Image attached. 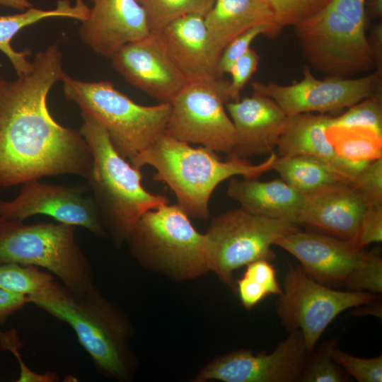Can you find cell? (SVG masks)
Wrapping results in <instances>:
<instances>
[{
	"mask_svg": "<svg viewBox=\"0 0 382 382\" xmlns=\"http://www.w3.org/2000/svg\"><path fill=\"white\" fill-rule=\"evenodd\" d=\"M62 57L53 44L35 55L27 74L0 83V187L45 176L86 178L91 170L83 137L57 123L47 108L50 90L66 74Z\"/></svg>",
	"mask_w": 382,
	"mask_h": 382,
	"instance_id": "cell-1",
	"label": "cell"
},
{
	"mask_svg": "<svg viewBox=\"0 0 382 382\" xmlns=\"http://www.w3.org/2000/svg\"><path fill=\"white\" fill-rule=\"evenodd\" d=\"M29 303L68 324L100 374L120 381L131 379L135 365L129 344L131 324L95 285L74 291L54 280L29 297Z\"/></svg>",
	"mask_w": 382,
	"mask_h": 382,
	"instance_id": "cell-2",
	"label": "cell"
},
{
	"mask_svg": "<svg viewBox=\"0 0 382 382\" xmlns=\"http://www.w3.org/2000/svg\"><path fill=\"white\" fill-rule=\"evenodd\" d=\"M277 156L273 152L258 164L231 155L222 161L214 151L204 146L194 148L163 133L130 162L137 169L145 166L154 168V180L170 187L185 214L206 220L209 216L210 197L221 183L236 175L257 178L272 170Z\"/></svg>",
	"mask_w": 382,
	"mask_h": 382,
	"instance_id": "cell-3",
	"label": "cell"
},
{
	"mask_svg": "<svg viewBox=\"0 0 382 382\" xmlns=\"http://www.w3.org/2000/svg\"><path fill=\"white\" fill-rule=\"evenodd\" d=\"M79 129L93 158L86 179L91 189L101 222L114 245L126 242L132 229L146 212L168 203L161 195L146 191L142 175L128 163L112 146L103 126L94 117L81 112Z\"/></svg>",
	"mask_w": 382,
	"mask_h": 382,
	"instance_id": "cell-4",
	"label": "cell"
},
{
	"mask_svg": "<svg viewBox=\"0 0 382 382\" xmlns=\"http://www.w3.org/2000/svg\"><path fill=\"white\" fill-rule=\"evenodd\" d=\"M365 0H332L294 25L300 50L314 69L340 79L375 70L366 40Z\"/></svg>",
	"mask_w": 382,
	"mask_h": 382,
	"instance_id": "cell-5",
	"label": "cell"
},
{
	"mask_svg": "<svg viewBox=\"0 0 382 382\" xmlns=\"http://www.w3.org/2000/svg\"><path fill=\"white\" fill-rule=\"evenodd\" d=\"M62 81L64 97L103 126L124 158L132 159L164 133L170 103L139 105L108 81H84L65 74Z\"/></svg>",
	"mask_w": 382,
	"mask_h": 382,
	"instance_id": "cell-6",
	"label": "cell"
},
{
	"mask_svg": "<svg viewBox=\"0 0 382 382\" xmlns=\"http://www.w3.org/2000/svg\"><path fill=\"white\" fill-rule=\"evenodd\" d=\"M76 226L0 219V265L45 269L74 291L95 285L92 266L75 238Z\"/></svg>",
	"mask_w": 382,
	"mask_h": 382,
	"instance_id": "cell-7",
	"label": "cell"
},
{
	"mask_svg": "<svg viewBox=\"0 0 382 382\" xmlns=\"http://www.w3.org/2000/svg\"><path fill=\"white\" fill-rule=\"evenodd\" d=\"M126 242L140 263L175 277H197L209 270L204 234L194 228L177 204L166 203L145 212Z\"/></svg>",
	"mask_w": 382,
	"mask_h": 382,
	"instance_id": "cell-8",
	"label": "cell"
},
{
	"mask_svg": "<svg viewBox=\"0 0 382 382\" xmlns=\"http://www.w3.org/2000/svg\"><path fill=\"white\" fill-rule=\"evenodd\" d=\"M298 229L293 222L255 216L241 207L229 210L214 217L204 233L208 269L235 289L236 270L257 260L272 261L277 241Z\"/></svg>",
	"mask_w": 382,
	"mask_h": 382,
	"instance_id": "cell-9",
	"label": "cell"
},
{
	"mask_svg": "<svg viewBox=\"0 0 382 382\" xmlns=\"http://www.w3.org/2000/svg\"><path fill=\"white\" fill-rule=\"evenodd\" d=\"M374 299L370 292L341 291L322 284L309 277L301 265L289 263L276 311L289 332H301L309 354L340 313Z\"/></svg>",
	"mask_w": 382,
	"mask_h": 382,
	"instance_id": "cell-10",
	"label": "cell"
},
{
	"mask_svg": "<svg viewBox=\"0 0 382 382\" xmlns=\"http://www.w3.org/2000/svg\"><path fill=\"white\" fill-rule=\"evenodd\" d=\"M229 81H188L170 103L164 133L214 152H232L236 144L233 124L225 110L230 102Z\"/></svg>",
	"mask_w": 382,
	"mask_h": 382,
	"instance_id": "cell-11",
	"label": "cell"
},
{
	"mask_svg": "<svg viewBox=\"0 0 382 382\" xmlns=\"http://www.w3.org/2000/svg\"><path fill=\"white\" fill-rule=\"evenodd\" d=\"M303 79L291 85L275 82L251 83L254 93L273 99L287 116L304 112L325 114L348 108L363 99L382 94V73L358 78L316 79L311 67L303 68Z\"/></svg>",
	"mask_w": 382,
	"mask_h": 382,
	"instance_id": "cell-12",
	"label": "cell"
},
{
	"mask_svg": "<svg viewBox=\"0 0 382 382\" xmlns=\"http://www.w3.org/2000/svg\"><path fill=\"white\" fill-rule=\"evenodd\" d=\"M308 356L303 335L296 330L271 353L254 354L250 350L239 349L215 359L202 369L196 381H299Z\"/></svg>",
	"mask_w": 382,
	"mask_h": 382,
	"instance_id": "cell-13",
	"label": "cell"
},
{
	"mask_svg": "<svg viewBox=\"0 0 382 382\" xmlns=\"http://www.w3.org/2000/svg\"><path fill=\"white\" fill-rule=\"evenodd\" d=\"M22 185L14 199H0V219L24 221L34 215H47L59 223L83 227L98 236H105L93 198L84 196L86 187L52 185L38 180Z\"/></svg>",
	"mask_w": 382,
	"mask_h": 382,
	"instance_id": "cell-14",
	"label": "cell"
},
{
	"mask_svg": "<svg viewBox=\"0 0 382 382\" xmlns=\"http://www.w3.org/2000/svg\"><path fill=\"white\" fill-rule=\"evenodd\" d=\"M109 58L114 69L129 83L159 103H170L188 82L157 33L123 45Z\"/></svg>",
	"mask_w": 382,
	"mask_h": 382,
	"instance_id": "cell-15",
	"label": "cell"
},
{
	"mask_svg": "<svg viewBox=\"0 0 382 382\" xmlns=\"http://www.w3.org/2000/svg\"><path fill=\"white\" fill-rule=\"evenodd\" d=\"M274 245L295 257L309 277L332 288L345 286L366 253L350 240L299 229L281 237Z\"/></svg>",
	"mask_w": 382,
	"mask_h": 382,
	"instance_id": "cell-16",
	"label": "cell"
},
{
	"mask_svg": "<svg viewBox=\"0 0 382 382\" xmlns=\"http://www.w3.org/2000/svg\"><path fill=\"white\" fill-rule=\"evenodd\" d=\"M91 1L79 33L96 54L109 58L123 45L151 33L146 13L137 0Z\"/></svg>",
	"mask_w": 382,
	"mask_h": 382,
	"instance_id": "cell-17",
	"label": "cell"
},
{
	"mask_svg": "<svg viewBox=\"0 0 382 382\" xmlns=\"http://www.w3.org/2000/svg\"><path fill=\"white\" fill-rule=\"evenodd\" d=\"M236 132V144L229 154L245 159L274 152L287 115L270 97L252 96L225 105Z\"/></svg>",
	"mask_w": 382,
	"mask_h": 382,
	"instance_id": "cell-18",
	"label": "cell"
},
{
	"mask_svg": "<svg viewBox=\"0 0 382 382\" xmlns=\"http://www.w3.org/2000/svg\"><path fill=\"white\" fill-rule=\"evenodd\" d=\"M366 207L349 183H335L303 194L297 224L350 240L357 232Z\"/></svg>",
	"mask_w": 382,
	"mask_h": 382,
	"instance_id": "cell-19",
	"label": "cell"
},
{
	"mask_svg": "<svg viewBox=\"0 0 382 382\" xmlns=\"http://www.w3.org/2000/svg\"><path fill=\"white\" fill-rule=\"evenodd\" d=\"M158 34L173 62L188 81L222 79L218 74L219 59L210 45L204 16H184Z\"/></svg>",
	"mask_w": 382,
	"mask_h": 382,
	"instance_id": "cell-20",
	"label": "cell"
},
{
	"mask_svg": "<svg viewBox=\"0 0 382 382\" xmlns=\"http://www.w3.org/2000/svg\"><path fill=\"white\" fill-rule=\"evenodd\" d=\"M331 120L313 112L287 116L276 149L279 156L306 155L325 161L350 183L368 163L352 162L336 154L326 135Z\"/></svg>",
	"mask_w": 382,
	"mask_h": 382,
	"instance_id": "cell-21",
	"label": "cell"
},
{
	"mask_svg": "<svg viewBox=\"0 0 382 382\" xmlns=\"http://www.w3.org/2000/svg\"><path fill=\"white\" fill-rule=\"evenodd\" d=\"M227 193L241 209L251 214L298 225L303 194L282 179L263 182L257 178H232Z\"/></svg>",
	"mask_w": 382,
	"mask_h": 382,
	"instance_id": "cell-22",
	"label": "cell"
},
{
	"mask_svg": "<svg viewBox=\"0 0 382 382\" xmlns=\"http://www.w3.org/2000/svg\"><path fill=\"white\" fill-rule=\"evenodd\" d=\"M273 11L267 0H215L204 16L212 50L219 59L236 37L262 23L271 22Z\"/></svg>",
	"mask_w": 382,
	"mask_h": 382,
	"instance_id": "cell-23",
	"label": "cell"
},
{
	"mask_svg": "<svg viewBox=\"0 0 382 382\" xmlns=\"http://www.w3.org/2000/svg\"><path fill=\"white\" fill-rule=\"evenodd\" d=\"M89 8L83 0H76L74 6L69 0H59L54 9L42 10L31 7L23 13L0 16V50L8 58L18 76L27 74L32 62L27 60L29 50L18 52L11 45V40L23 28L42 19L53 17L71 18L81 21L86 18Z\"/></svg>",
	"mask_w": 382,
	"mask_h": 382,
	"instance_id": "cell-24",
	"label": "cell"
},
{
	"mask_svg": "<svg viewBox=\"0 0 382 382\" xmlns=\"http://www.w3.org/2000/svg\"><path fill=\"white\" fill-rule=\"evenodd\" d=\"M272 170L279 173L281 179L301 194L335 183H349L330 164L311 156H278Z\"/></svg>",
	"mask_w": 382,
	"mask_h": 382,
	"instance_id": "cell-25",
	"label": "cell"
},
{
	"mask_svg": "<svg viewBox=\"0 0 382 382\" xmlns=\"http://www.w3.org/2000/svg\"><path fill=\"white\" fill-rule=\"evenodd\" d=\"M326 135L336 154L354 163L382 158V135L366 127L330 126Z\"/></svg>",
	"mask_w": 382,
	"mask_h": 382,
	"instance_id": "cell-26",
	"label": "cell"
},
{
	"mask_svg": "<svg viewBox=\"0 0 382 382\" xmlns=\"http://www.w3.org/2000/svg\"><path fill=\"white\" fill-rule=\"evenodd\" d=\"M144 8L151 33H160L168 24L190 14L202 16L215 0H137Z\"/></svg>",
	"mask_w": 382,
	"mask_h": 382,
	"instance_id": "cell-27",
	"label": "cell"
},
{
	"mask_svg": "<svg viewBox=\"0 0 382 382\" xmlns=\"http://www.w3.org/2000/svg\"><path fill=\"white\" fill-rule=\"evenodd\" d=\"M54 276L39 267L16 263L0 265V289L29 297L41 294Z\"/></svg>",
	"mask_w": 382,
	"mask_h": 382,
	"instance_id": "cell-28",
	"label": "cell"
},
{
	"mask_svg": "<svg viewBox=\"0 0 382 382\" xmlns=\"http://www.w3.org/2000/svg\"><path fill=\"white\" fill-rule=\"evenodd\" d=\"M270 5L274 18L270 23L265 35L274 37L282 30L314 15L332 0H267Z\"/></svg>",
	"mask_w": 382,
	"mask_h": 382,
	"instance_id": "cell-29",
	"label": "cell"
},
{
	"mask_svg": "<svg viewBox=\"0 0 382 382\" xmlns=\"http://www.w3.org/2000/svg\"><path fill=\"white\" fill-rule=\"evenodd\" d=\"M337 340L324 342L317 350L308 354L300 380L301 382H343L347 381L345 371L335 361L332 350Z\"/></svg>",
	"mask_w": 382,
	"mask_h": 382,
	"instance_id": "cell-30",
	"label": "cell"
},
{
	"mask_svg": "<svg viewBox=\"0 0 382 382\" xmlns=\"http://www.w3.org/2000/svg\"><path fill=\"white\" fill-rule=\"evenodd\" d=\"M330 126L369 128L382 135V94L355 103L343 114L332 117Z\"/></svg>",
	"mask_w": 382,
	"mask_h": 382,
	"instance_id": "cell-31",
	"label": "cell"
},
{
	"mask_svg": "<svg viewBox=\"0 0 382 382\" xmlns=\"http://www.w3.org/2000/svg\"><path fill=\"white\" fill-rule=\"evenodd\" d=\"M346 290L372 294L382 291V259L378 250L366 252L347 279Z\"/></svg>",
	"mask_w": 382,
	"mask_h": 382,
	"instance_id": "cell-32",
	"label": "cell"
},
{
	"mask_svg": "<svg viewBox=\"0 0 382 382\" xmlns=\"http://www.w3.org/2000/svg\"><path fill=\"white\" fill-rule=\"evenodd\" d=\"M335 361L359 382L382 381V356L360 358L337 349L332 350Z\"/></svg>",
	"mask_w": 382,
	"mask_h": 382,
	"instance_id": "cell-33",
	"label": "cell"
},
{
	"mask_svg": "<svg viewBox=\"0 0 382 382\" xmlns=\"http://www.w3.org/2000/svg\"><path fill=\"white\" fill-rule=\"evenodd\" d=\"M349 185L366 206L382 204V158L368 163Z\"/></svg>",
	"mask_w": 382,
	"mask_h": 382,
	"instance_id": "cell-34",
	"label": "cell"
},
{
	"mask_svg": "<svg viewBox=\"0 0 382 382\" xmlns=\"http://www.w3.org/2000/svg\"><path fill=\"white\" fill-rule=\"evenodd\" d=\"M270 22L257 25L233 39L224 50L218 64V74L222 78L228 74L233 64L245 54L253 40L260 35H265Z\"/></svg>",
	"mask_w": 382,
	"mask_h": 382,
	"instance_id": "cell-35",
	"label": "cell"
},
{
	"mask_svg": "<svg viewBox=\"0 0 382 382\" xmlns=\"http://www.w3.org/2000/svg\"><path fill=\"white\" fill-rule=\"evenodd\" d=\"M350 241L361 249L382 241V204L366 207L357 232Z\"/></svg>",
	"mask_w": 382,
	"mask_h": 382,
	"instance_id": "cell-36",
	"label": "cell"
},
{
	"mask_svg": "<svg viewBox=\"0 0 382 382\" xmlns=\"http://www.w3.org/2000/svg\"><path fill=\"white\" fill-rule=\"evenodd\" d=\"M259 62L258 54L250 49L233 64L228 72L231 75V81L228 86L230 102L240 99L241 91L256 71Z\"/></svg>",
	"mask_w": 382,
	"mask_h": 382,
	"instance_id": "cell-37",
	"label": "cell"
},
{
	"mask_svg": "<svg viewBox=\"0 0 382 382\" xmlns=\"http://www.w3.org/2000/svg\"><path fill=\"white\" fill-rule=\"evenodd\" d=\"M243 275L261 285L267 295L279 296L282 292L277 280L275 269L269 260L261 259L249 263Z\"/></svg>",
	"mask_w": 382,
	"mask_h": 382,
	"instance_id": "cell-38",
	"label": "cell"
},
{
	"mask_svg": "<svg viewBox=\"0 0 382 382\" xmlns=\"http://www.w3.org/2000/svg\"><path fill=\"white\" fill-rule=\"evenodd\" d=\"M236 289L242 304L247 309L253 308L268 296L261 285L244 275L236 281Z\"/></svg>",
	"mask_w": 382,
	"mask_h": 382,
	"instance_id": "cell-39",
	"label": "cell"
},
{
	"mask_svg": "<svg viewBox=\"0 0 382 382\" xmlns=\"http://www.w3.org/2000/svg\"><path fill=\"white\" fill-rule=\"evenodd\" d=\"M27 303L28 296L0 289V325Z\"/></svg>",
	"mask_w": 382,
	"mask_h": 382,
	"instance_id": "cell-40",
	"label": "cell"
},
{
	"mask_svg": "<svg viewBox=\"0 0 382 382\" xmlns=\"http://www.w3.org/2000/svg\"><path fill=\"white\" fill-rule=\"evenodd\" d=\"M369 52L374 64L375 71L382 73V23L371 25L366 35Z\"/></svg>",
	"mask_w": 382,
	"mask_h": 382,
	"instance_id": "cell-41",
	"label": "cell"
},
{
	"mask_svg": "<svg viewBox=\"0 0 382 382\" xmlns=\"http://www.w3.org/2000/svg\"><path fill=\"white\" fill-rule=\"evenodd\" d=\"M374 18H381L382 0H365V11Z\"/></svg>",
	"mask_w": 382,
	"mask_h": 382,
	"instance_id": "cell-42",
	"label": "cell"
},
{
	"mask_svg": "<svg viewBox=\"0 0 382 382\" xmlns=\"http://www.w3.org/2000/svg\"><path fill=\"white\" fill-rule=\"evenodd\" d=\"M0 5L21 11L33 7L32 4L28 0H0Z\"/></svg>",
	"mask_w": 382,
	"mask_h": 382,
	"instance_id": "cell-43",
	"label": "cell"
},
{
	"mask_svg": "<svg viewBox=\"0 0 382 382\" xmlns=\"http://www.w3.org/2000/svg\"><path fill=\"white\" fill-rule=\"evenodd\" d=\"M4 79L0 76V83L1 82V81L3 80Z\"/></svg>",
	"mask_w": 382,
	"mask_h": 382,
	"instance_id": "cell-44",
	"label": "cell"
}]
</instances>
